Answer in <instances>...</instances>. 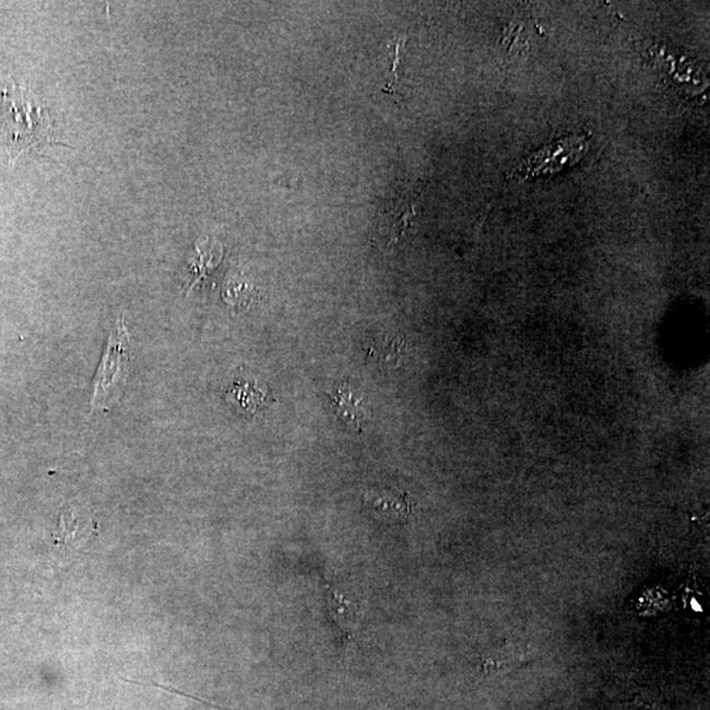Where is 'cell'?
Returning a JSON list of instances; mask_svg holds the SVG:
<instances>
[{"instance_id": "cell-6", "label": "cell", "mask_w": 710, "mask_h": 710, "mask_svg": "<svg viewBox=\"0 0 710 710\" xmlns=\"http://www.w3.org/2000/svg\"><path fill=\"white\" fill-rule=\"evenodd\" d=\"M364 501L374 516L389 525H405L410 521L412 507L406 494L393 489H369Z\"/></svg>"}, {"instance_id": "cell-4", "label": "cell", "mask_w": 710, "mask_h": 710, "mask_svg": "<svg viewBox=\"0 0 710 710\" xmlns=\"http://www.w3.org/2000/svg\"><path fill=\"white\" fill-rule=\"evenodd\" d=\"M587 141L582 138H568L557 144L535 153L518 171L524 177L542 176L564 169L567 163L576 164L584 156Z\"/></svg>"}, {"instance_id": "cell-3", "label": "cell", "mask_w": 710, "mask_h": 710, "mask_svg": "<svg viewBox=\"0 0 710 710\" xmlns=\"http://www.w3.org/2000/svg\"><path fill=\"white\" fill-rule=\"evenodd\" d=\"M98 524L86 508H70L60 516L55 533V547L62 558L71 557L85 551L92 544Z\"/></svg>"}, {"instance_id": "cell-7", "label": "cell", "mask_w": 710, "mask_h": 710, "mask_svg": "<svg viewBox=\"0 0 710 710\" xmlns=\"http://www.w3.org/2000/svg\"><path fill=\"white\" fill-rule=\"evenodd\" d=\"M332 400L335 413L354 429L360 428V422L365 418L366 412L363 405L364 400L357 398L347 384H339L332 391L327 392Z\"/></svg>"}, {"instance_id": "cell-1", "label": "cell", "mask_w": 710, "mask_h": 710, "mask_svg": "<svg viewBox=\"0 0 710 710\" xmlns=\"http://www.w3.org/2000/svg\"><path fill=\"white\" fill-rule=\"evenodd\" d=\"M0 109L10 166H14L23 154L68 146L56 140L48 107L28 86L9 81L3 88Z\"/></svg>"}, {"instance_id": "cell-5", "label": "cell", "mask_w": 710, "mask_h": 710, "mask_svg": "<svg viewBox=\"0 0 710 710\" xmlns=\"http://www.w3.org/2000/svg\"><path fill=\"white\" fill-rule=\"evenodd\" d=\"M327 600L329 615L340 632L342 644L346 648L358 637L360 625L364 622L363 605L358 599L338 585H328Z\"/></svg>"}, {"instance_id": "cell-8", "label": "cell", "mask_w": 710, "mask_h": 710, "mask_svg": "<svg viewBox=\"0 0 710 710\" xmlns=\"http://www.w3.org/2000/svg\"><path fill=\"white\" fill-rule=\"evenodd\" d=\"M532 655L528 644L507 642L494 653L483 658V666L487 673L490 671H507L526 663Z\"/></svg>"}, {"instance_id": "cell-9", "label": "cell", "mask_w": 710, "mask_h": 710, "mask_svg": "<svg viewBox=\"0 0 710 710\" xmlns=\"http://www.w3.org/2000/svg\"><path fill=\"white\" fill-rule=\"evenodd\" d=\"M209 242L210 241H205L203 245H198L197 247V260H192L190 263L192 281L189 292H191L193 286H196L202 277L209 275L210 271L215 269L222 261V245L215 242L212 247H209Z\"/></svg>"}, {"instance_id": "cell-2", "label": "cell", "mask_w": 710, "mask_h": 710, "mask_svg": "<svg viewBox=\"0 0 710 710\" xmlns=\"http://www.w3.org/2000/svg\"><path fill=\"white\" fill-rule=\"evenodd\" d=\"M132 340L125 316L120 315L109 332L105 354L93 383L92 413L107 412L119 403L131 371Z\"/></svg>"}, {"instance_id": "cell-10", "label": "cell", "mask_w": 710, "mask_h": 710, "mask_svg": "<svg viewBox=\"0 0 710 710\" xmlns=\"http://www.w3.org/2000/svg\"><path fill=\"white\" fill-rule=\"evenodd\" d=\"M371 355H374V357H377L378 355V358L382 360V363H386L387 360V364H397L400 358V344H398L397 341L390 342L389 340L379 342V347H371Z\"/></svg>"}]
</instances>
